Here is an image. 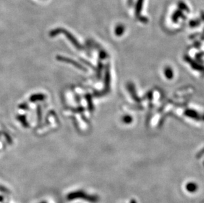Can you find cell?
Listing matches in <instances>:
<instances>
[{"label": "cell", "mask_w": 204, "mask_h": 203, "mask_svg": "<svg viewBox=\"0 0 204 203\" xmlns=\"http://www.w3.org/2000/svg\"><path fill=\"white\" fill-rule=\"evenodd\" d=\"M143 3H144V0H138V1H137L135 9V14L136 16L138 17H140L141 11L143 8Z\"/></svg>", "instance_id": "cell-1"}, {"label": "cell", "mask_w": 204, "mask_h": 203, "mask_svg": "<svg viewBox=\"0 0 204 203\" xmlns=\"http://www.w3.org/2000/svg\"><path fill=\"white\" fill-rule=\"evenodd\" d=\"M183 17L182 12L180 10H177L172 15V19L174 22H177L180 17Z\"/></svg>", "instance_id": "cell-2"}, {"label": "cell", "mask_w": 204, "mask_h": 203, "mask_svg": "<svg viewBox=\"0 0 204 203\" xmlns=\"http://www.w3.org/2000/svg\"><path fill=\"white\" fill-rule=\"evenodd\" d=\"M125 30V28L124 27V25H118L116 27L115 29V34L117 35V36H121L123 34Z\"/></svg>", "instance_id": "cell-3"}, {"label": "cell", "mask_w": 204, "mask_h": 203, "mask_svg": "<svg viewBox=\"0 0 204 203\" xmlns=\"http://www.w3.org/2000/svg\"><path fill=\"white\" fill-rule=\"evenodd\" d=\"M178 6H179V8H180V9H182V10L186 11H189L188 8L186 5L184 3H183V2H179V3H178Z\"/></svg>", "instance_id": "cell-4"}]
</instances>
